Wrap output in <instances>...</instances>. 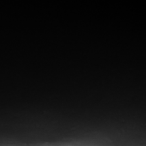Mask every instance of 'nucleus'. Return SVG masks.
<instances>
[]
</instances>
